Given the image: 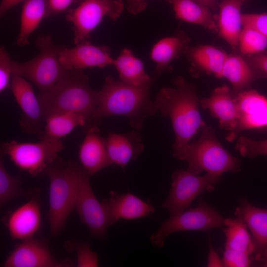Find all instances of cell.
<instances>
[{
  "label": "cell",
  "instance_id": "obj_10",
  "mask_svg": "<svg viewBox=\"0 0 267 267\" xmlns=\"http://www.w3.org/2000/svg\"><path fill=\"white\" fill-rule=\"evenodd\" d=\"M124 8L123 0H83L66 16L73 25L74 44L88 40L105 16L116 20Z\"/></svg>",
  "mask_w": 267,
  "mask_h": 267
},
{
  "label": "cell",
  "instance_id": "obj_20",
  "mask_svg": "<svg viewBox=\"0 0 267 267\" xmlns=\"http://www.w3.org/2000/svg\"><path fill=\"white\" fill-rule=\"evenodd\" d=\"M106 140L112 164L123 169L130 161L136 159L144 149L141 134L135 129L125 133L110 132Z\"/></svg>",
  "mask_w": 267,
  "mask_h": 267
},
{
  "label": "cell",
  "instance_id": "obj_37",
  "mask_svg": "<svg viewBox=\"0 0 267 267\" xmlns=\"http://www.w3.org/2000/svg\"><path fill=\"white\" fill-rule=\"evenodd\" d=\"M243 27L255 29L267 38V13L242 14Z\"/></svg>",
  "mask_w": 267,
  "mask_h": 267
},
{
  "label": "cell",
  "instance_id": "obj_30",
  "mask_svg": "<svg viewBox=\"0 0 267 267\" xmlns=\"http://www.w3.org/2000/svg\"><path fill=\"white\" fill-rule=\"evenodd\" d=\"M224 225L225 248L245 252L253 256L254 246L245 222L237 217L225 218Z\"/></svg>",
  "mask_w": 267,
  "mask_h": 267
},
{
  "label": "cell",
  "instance_id": "obj_36",
  "mask_svg": "<svg viewBox=\"0 0 267 267\" xmlns=\"http://www.w3.org/2000/svg\"><path fill=\"white\" fill-rule=\"evenodd\" d=\"M253 258L246 252L225 248L222 261L224 267H246L251 265Z\"/></svg>",
  "mask_w": 267,
  "mask_h": 267
},
{
  "label": "cell",
  "instance_id": "obj_25",
  "mask_svg": "<svg viewBox=\"0 0 267 267\" xmlns=\"http://www.w3.org/2000/svg\"><path fill=\"white\" fill-rule=\"evenodd\" d=\"M78 126L88 128V121L83 115L71 112L52 113L45 117L44 129L38 136L40 139L60 140Z\"/></svg>",
  "mask_w": 267,
  "mask_h": 267
},
{
  "label": "cell",
  "instance_id": "obj_13",
  "mask_svg": "<svg viewBox=\"0 0 267 267\" xmlns=\"http://www.w3.org/2000/svg\"><path fill=\"white\" fill-rule=\"evenodd\" d=\"M4 267H71L69 259H56L50 251L47 243L33 238L18 244L7 257Z\"/></svg>",
  "mask_w": 267,
  "mask_h": 267
},
{
  "label": "cell",
  "instance_id": "obj_3",
  "mask_svg": "<svg viewBox=\"0 0 267 267\" xmlns=\"http://www.w3.org/2000/svg\"><path fill=\"white\" fill-rule=\"evenodd\" d=\"M38 97L45 119L52 113L71 112L84 116L88 128L99 125L96 119L99 91L90 87L82 70H66L50 90L39 93Z\"/></svg>",
  "mask_w": 267,
  "mask_h": 267
},
{
  "label": "cell",
  "instance_id": "obj_2",
  "mask_svg": "<svg viewBox=\"0 0 267 267\" xmlns=\"http://www.w3.org/2000/svg\"><path fill=\"white\" fill-rule=\"evenodd\" d=\"M175 87H163L154 100L157 111L169 118L175 139L173 151L189 143L205 125L201 116L195 87L181 76L173 80Z\"/></svg>",
  "mask_w": 267,
  "mask_h": 267
},
{
  "label": "cell",
  "instance_id": "obj_38",
  "mask_svg": "<svg viewBox=\"0 0 267 267\" xmlns=\"http://www.w3.org/2000/svg\"><path fill=\"white\" fill-rule=\"evenodd\" d=\"M83 0H48L47 18L54 16L67 10L74 3Z\"/></svg>",
  "mask_w": 267,
  "mask_h": 267
},
{
  "label": "cell",
  "instance_id": "obj_24",
  "mask_svg": "<svg viewBox=\"0 0 267 267\" xmlns=\"http://www.w3.org/2000/svg\"><path fill=\"white\" fill-rule=\"evenodd\" d=\"M227 79L233 86L231 94L234 98L240 92L250 89L252 83L267 76L252 67L247 60L239 55H228L222 78Z\"/></svg>",
  "mask_w": 267,
  "mask_h": 267
},
{
  "label": "cell",
  "instance_id": "obj_17",
  "mask_svg": "<svg viewBox=\"0 0 267 267\" xmlns=\"http://www.w3.org/2000/svg\"><path fill=\"white\" fill-rule=\"evenodd\" d=\"M102 203L110 226L120 219L140 218L148 216L155 211L150 202L144 201L130 192L120 194L111 191L109 198L104 199Z\"/></svg>",
  "mask_w": 267,
  "mask_h": 267
},
{
  "label": "cell",
  "instance_id": "obj_23",
  "mask_svg": "<svg viewBox=\"0 0 267 267\" xmlns=\"http://www.w3.org/2000/svg\"><path fill=\"white\" fill-rule=\"evenodd\" d=\"M247 0H224L219 5V34L235 50L243 26L241 8Z\"/></svg>",
  "mask_w": 267,
  "mask_h": 267
},
{
  "label": "cell",
  "instance_id": "obj_40",
  "mask_svg": "<svg viewBox=\"0 0 267 267\" xmlns=\"http://www.w3.org/2000/svg\"><path fill=\"white\" fill-rule=\"evenodd\" d=\"M147 6V0H126V9L130 14L137 15Z\"/></svg>",
  "mask_w": 267,
  "mask_h": 267
},
{
  "label": "cell",
  "instance_id": "obj_29",
  "mask_svg": "<svg viewBox=\"0 0 267 267\" xmlns=\"http://www.w3.org/2000/svg\"><path fill=\"white\" fill-rule=\"evenodd\" d=\"M115 67L122 82L134 86H139L148 82L152 76L145 72L143 61L128 48H124L114 59Z\"/></svg>",
  "mask_w": 267,
  "mask_h": 267
},
{
  "label": "cell",
  "instance_id": "obj_28",
  "mask_svg": "<svg viewBox=\"0 0 267 267\" xmlns=\"http://www.w3.org/2000/svg\"><path fill=\"white\" fill-rule=\"evenodd\" d=\"M48 0H26L22 7L19 34L16 43L23 46L29 43V38L44 18H47Z\"/></svg>",
  "mask_w": 267,
  "mask_h": 267
},
{
  "label": "cell",
  "instance_id": "obj_9",
  "mask_svg": "<svg viewBox=\"0 0 267 267\" xmlns=\"http://www.w3.org/2000/svg\"><path fill=\"white\" fill-rule=\"evenodd\" d=\"M221 177L208 173L199 176L181 169L176 170L172 175L169 194L162 207L168 210L170 216L182 212L198 196L213 190Z\"/></svg>",
  "mask_w": 267,
  "mask_h": 267
},
{
  "label": "cell",
  "instance_id": "obj_22",
  "mask_svg": "<svg viewBox=\"0 0 267 267\" xmlns=\"http://www.w3.org/2000/svg\"><path fill=\"white\" fill-rule=\"evenodd\" d=\"M190 39L183 31L164 37L152 46L150 58L155 64L154 75L156 78L164 71L171 69V63L185 53L189 47Z\"/></svg>",
  "mask_w": 267,
  "mask_h": 267
},
{
  "label": "cell",
  "instance_id": "obj_8",
  "mask_svg": "<svg viewBox=\"0 0 267 267\" xmlns=\"http://www.w3.org/2000/svg\"><path fill=\"white\" fill-rule=\"evenodd\" d=\"M224 218L213 207L201 201L195 208L173 216L163 222L160 228L150 236L152 245L162 247L167 237L172 233L182 231H207L224 225Z\"/></svg>",
  "mask_w": 267,
  "mask_h": 267
},
{
  "label": "cell",
  "instance_id": "obj_14",
  "mask_svg": "<svg viewBox=\"0 0 267 267\" xmlns=\"http://www.w3.org/2000/svg\"><path fill=\"white\" fill-rule=\"evenodd\" d=\"M234 98L238 120L234 130L226 136L228 141L234 140L242 131L267 128V97L250 89Z\"/></svg>",
  "mask_w": 267,
  "mask_h": 267
},
{
  "label": "cell",
  "instance_id": "obj_41",
  "mask_svg": "<svg viewBox=\"0 0 267 267\" xmlns=\"http://www.w3.org/2000/svg\"><path fill=\"white\" fill-rule=\"evenodd\" d=\"M208 257V267H224L223 261L219 257L211 243Z\"/></svg>",
  "mask_w": 267,
  "mask_h": 267
},
{
  "label": "cell",
  "instance_id": "obj_18",
  "mask_svg": "<svg viewBox=\"0 0 267 267\" xmlns=\"http://www.w3.org/2000/svg\"><path fill=\"white\" fill-rule=\"evenodd\" d=\"M85 136L79 148L81 166L89 176L112 165L107 148L106 140L99 134L98 126L86 129Z\"/></svg>",
  "mask_w": 267,
  "mask_h": 267
},
{
  "label": "cell",
  "instance_id": "obj_7",
  "mask_svg": "<svg viewBox=\"0 0 267 267\" xmlns=\"http://www.w3.org/2000/svg\"><path fill=\"white\" fill-rule=\"evenodd\" d=\"M64 149L61 141L45 138L38 142H19L15 140L1 144L0 152L7 155L20 170L36 176L55 161Z\"/></svg>",
  "mask_w": 267,
  "mask_h": 267
},
{
  "label": "cell",
  "instance_id": "obj_16",
  "mask_svg": "<svg viewBox=\"0 0 267 267\" xmlns=\"http://www.w3.org/2000/svg\"><path fill=\"white\" fill-rule=\"evenodd\" d=\"M235 215L245 222L251 232L254 258L267 267V209L256 207L242 199Z\"/></svg>",
  "mask_w": 267,
  "mask_h": 267
},
{
  "label": "cell",
  "instance_id": "obj_1",
  "mask_svg": "<svg viewBox=\"0 0 267 267\" xmlns=\"http://www.w3.org/2000/svg\"><path fill=\"white\" fill-rule=\"evenodd\" d=\"M155 76L145 84L134 86L116 80L105 78L99 91V101L96 110L99 124L104 118L115 116L125 117L134 129L141 130L145 120L158 112L150 96L151 88L156 79Z\"/></svg>",
  "mask_w": 267,
  "mask_h": 267
},
{
  "label": "cell",
  "instance_id": "obj_32",
  "mask_svg": "<svg viewBox=\"0 0 267 267\" xmlns=\"http://www.w3.org/2000/svg\"><path fill=\"white\" fill-rule=\"evenodd\" d=\"M238 45L244 55L262 53L267 48V38L255 29L244 26L239 36Z\"/></svg>",
  "mask_w": 267,
  "mask_h": 267
},
{
  "label": "cell",
  "instance_id": "obj_21",
  "mask_svg": "<svg viewBox=\"0 0 267 267\" xmlns=\"http://www.w3.org/2000/svg\"><path fill=\"white\" fill-rule=\"evenodd\" d=\"M41 223L40 205L34 197L11 212L6 221L11 238L22 241L33 238Z\"/></svg>",
  "mask_w": 267,
  "mask_h": 267
},
{
  "label": "cell",
  "instance_id": "obj_5",
  "mask_svg": "<svg viewBox=\"0 0 267 267\" xmlns=\"http://www.w3.org/2000/svg\"><path fill=\"white\" fill-rule=\"evenodd\" d=\"M79 165L69 163L65 167L50 165L45 170L49 180L48 221L53 235H57L75 209Z\"/></svg>",
  "mask_w": 267,
  "mask_h": 267
},
{
  "label": "cell",
  "instance_id": "obj_26",
  "mask_svg": "<svg viewBox=\"0 0 267 267\" xmlns=\"http://www.w3.org/2000/svg\"><path fill=\"white\" fill-rule=\"evenodd\" d=\"M185 53L194 69L222 78L223 68L228 55L223 51L211 45H200L189 46Z\"/></svg>",
  "mask_w": 267,
  "mask_h": 267
},
{
  "label": "cell",
  "instance_id": "obj_27",
  "mask_svg": "<svg viewBox=\"0 0 267 267\" xmlns=\"http://www.w3.org/2000/svg\"><path fill=\"white\" fill-rule=\"evenodd\" d=\"M172 5L177 19L218 32L217 19L208 7L193 0H164Z\"/></svg>",
  "mask_w": 267,
  "mask_h": 267
},
{
  "label": "cell",
  "instance_id": "obj_33",
  "mask_svg": "<svg viewBox=\"0 0 267 267\" xmlns=\"http://www.w3.org/2000/svg\"><path fill=\"white\" fill-rule=\"evenodd\" d=\"M235 149L242 156L250 158L267 155V139L255 140L242 136L238 138Z\"/></svg>",
  "mask_w": 267,
  "mask_h": 267
},
{
  "label": "cell",
  "instance_id": "obj_6",
  "mask_svg": "<svg viewBox=\"0 0 267 267\" xmlns=\"http://www.w3.org/2000/svg\"><path fill=\"white\" fill-rule=\"evenodd\" d=\"M35 43L38 54L25 62L12 60V73L30 81L40 93H44L58 82L66 71L59 60L62 47L54 44L50 34L39 36Z\"/></svg>",
  "mask_w": 267,
  "mask_h": 267
},
{
  "label": "cell",
  "instance_id": "obj_35",
  "mask_svg": "<svg viewBox=\"0 0 267 267\" xmlns=\"http://www.w3.org/2000/svg\"><path fill=\"white\" fill-rule=\"evenodd\" d=\"M12 60L5 47L0 48V92L10 87L12 77Z\"/></svg>",
  "mask_w": 267,
  "mask_h": 267
},
{
  "label": "cell",
  "instance_id": "obj_19",
  "mask_svg": "<svg viewBox=\"0 0 267 267\" xmlns=\"http://www.w3.org/2000/svg\"><path fill=\"white\" fill-rule=\"evenodd\" d=\"M204 109L219 120L220 127L232 133L236 128L238 120V108L230 89L226 85L215 88L211 95L199 100Z\"/></svg>",
  "mask_w": 267,
  "mask_h": 267
},
{
  "label": "cell",
  "instance_id": "obj_4",
  "mask_svg": "<svg viewBox=\"0 0 267 267\" xmlns=\"http://www.w3.org/2000/svg\"><path fill=\"white\" fill-rule=\"evenodd\" d=\"M201 129L197 141L173 151V157L186 161L187 170L196 175L205 171L221 176L226 172L239 171L240 161L223 147L214 130L206 124Z\"/></svg>",
  "mask_w": 267,
  "mask_h": 267
},
{
  "label": "cell",
  "instance_id": "obj_31",
  "mask_svg": "<svg viewBox=\"0 0 267 267\" xmlns=\"http://www.w3.org/2000/svg\"><path fill=\"white\" fill-rule=\"evenodd\" d=\"M4 154H0V205L3 206L10 201L17 198L31 199L33 193L22 187L21 179L18 176L11 175L6 169L3 162Z\"/></svg>",
  "mask_w": 267,
  "mask_h": 267
},
{
  "label": "cell",
  "instance_id": "obj_11",
  "mask_svg": "<svg viewBox=\"0 0 267 267\" xmlns=\"http://www.w3.org/2000/svg\"><path fill=\"white\" fill-rule=\"evenodd\" d=\"M75 209L92 237L97 239L106 237L110 226L107 213L92 190L89 176L81 166L78 172Z\"/></svg>",
  "mask_w": 267,
  "mask_h": 267
},
{
  "label": "cell",
  "instance_id": "obj_15",
  "mask_svg": "<svg viewBox=\"0 0 267 267\" xmlns=\"http://www.w3.org/2000/svg\"><path fill=\"white\" fill-rule=\"evenodd\" d=\"M75 45L71 48L62 47L60 50L59 60L66 70H83L113 65L114 59L108 47L95 45L88 40Z\"/></svg>",
  "mask_w": 267,
  "mask_h": 267
},
{
  "label": "cell",
  "instance_id": "obj_39",
  "mask_svg": "<svg viewBox=\"0 0 267 267\" xmlns=\"http://www.w3.org/2000/svg\"><path fill=\"white\" fill-rule=\"evenodd\" d=\"M248 57L247 60L252 67L267 76V54L262 52Z\"/></svg>",
  "mask_w": 267,
  "mask_h": 267
},
{
  "label": "cell",
  "instance_id": "obj_43",
  "mask_svg": "<svg viewBox=\"0 0 267 267\" xmlns=\"http://www.w3.org/2000/svg\"><path fill=\"white\" fill-rule=\"evenodd\" d=\"M198 4L208 7L211 10H216L217 7V0H193Z\"/></svg>",
  "mask_w": 267,
  "mask_h": 267
},
{
  "label": "cell",
  "instance_id": "obj_42",
  "mask_svg": "<svg viewBox=\"0 0 267 267\" xmlns=\"http://www.w3.org/2000/svg\"><path fill=\"white\" fill-rule=\"evenodd\" d=\"M25 0H2L0 5V16H3L10 9Z\"/></svg>",
  "mask_w": 267,
  "mask_h": 267
},
{
  "label": "cell",
  "instance_id": "obj_34",
  "mask_svg": "<svg viewBox=\"0 0 267 267\" xmlns=\"http://www.w3.org/2000/svg\"><path fill=\"white\" fill-rule=\"evenodd\" d=\"M74 250L77 254L78 267H98L97 254L93 252L88 243L78 242L74 244Z\"/></svg>",
  "mask_w": 267,
  "mask_h": 267
},
{
  "label": "cell",
  "instance_id": "obj_12",
  "mask_svg": "<svg viewBox=\"0 0 267 267\" xmlns=\"http://www.w3.org/2000/svg\"><path fill=\"white\" fill-rule=\"evenodd\" d=\"M10 87L22 112L19 122L21 130L38 135L44 129L45 118L31 84L20 76L13 75Z\"/></svg>",
  "mask_w": 267,
  "mask_h": 267
}]
</instances>
